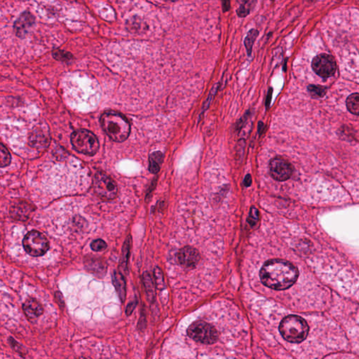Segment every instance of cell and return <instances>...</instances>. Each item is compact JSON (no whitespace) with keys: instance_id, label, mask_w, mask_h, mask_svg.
Returning a JSON list of instances; mask_svg holds the SVG:
<instances>
[{"instance_id":"6da1fadb","label":"cell","mask_w":359,"mask_h":359,"mask_svg":"<svg viewBox=\"0 0 359 359\" xmlns=\"http://www.w3.org/2000/svg\"><path fill=\"white\" fill-rule=\"evenodd\" d=\"M260 276L263 284L268 288L284 291L296 282L298 271L294 265L286 260L273 259L263 265Z\"/></svg>"},{"instance_id":"7a4b0ae2","label":"cell","mask_w":359,"mask_h":359,"mask_svg":"<svg viewBox=\"0 0 359 359\" xmlns=\"http://www.w3.org/2000/svg\"><path fill=\"white\" fill-rule=\"evenodd\" d=\"M100 123L106 134L115 142H123L129 136L130 123L121 114L105 112L102 115Z\"/></svg>"},{"instance_id":"3957f363","label":"cell","mask_w":359,"mask_h":359,"mask_svg":"<svg viewBox=\"0 0 359 359\" xmlns=\"http://www.w3.org/2000/svg\"><path fill=\"white\" fill-rule=\"evenodd\" d=\"M309 328L302 317L289 315L285 317L279 326L281 335L285 340L292 343H299L307 338Z\"/></svg>"},{"instance_id":"277c9868","label":"cell","mask_w":359,"mask_h":359,"mask_svg":"<svg viewBox=\"0 0 359 359\" xmlns=\"http://www.w3.org/2000/svg\"><path fill=\"white\" fill-rule=\"evenodd\" d=\"M71 143L76 150L87 155H94L99 149L96 136L88 130L75 131L71 136Z\"/></svg>"},{"instance_id":"5b68a950","label":"cell","mask_w":359,"mask_h":359,"mask_svg":"<svg viewBox=\"0 0 359 359\" xmlns=\"http://www.w3.org/2000/svg\"><path fill=\"white\" fill-rule=\"evenodd\" d=\"M187 335L196 342L206 345L215 343L219 337L216 329L203 321H197L189 326Z\"/></svg>"},{"instance_id":"8992f818","label":"cell","mask_w":359,"mask_h":359,"mask_svg":"<svg viewBox=\"0 0 359 359\" xmlns=\"http://www.w3.org/2000/svg\"><path fill=\"white\" fill-rule=\"evenodd\" d=\"M93 189L95 194L100 199L105 201L113 200L118 193L116 182L103 171H99L95 174Z\"/></svg>"},{"instance_id":"52a82bcc","label":"cell","mask_w":359,"mask_h":359,"mask_svg":"<svg viewBox=\"0 0 359 359\" xmlns=\"http://www.w3.org/2000/svg\"><path fill=\"white\" fill-rule=\"evenodd\" d=\"M24 249L31 256L39 257L49 249V242L41 232L32 230L25 236L23 241Z\"/></svg>"},{"instance_id":"ba28073f","label":"cell","mask_w":359,"mask_h":359,"mask_svg":"<svg viewBox=\"0 0 359 359\" xmlns=\"http://www.w3.org/2000/svg\"><path fill=\"white\" fill-rule=\"evenodd\" d=\"M269 174L275 180L286 181L293 174L291 164L284 158L275 157L269 162Z\"/></svg>"},{"instance_id":"9c48e42d","label":"cell","mask_w":359,"mask_h":359,"mask_svg":"<svg viewBox=\"0 0 359 359\" xmlns=\"http://www.w3.org/2000/svg\"><path fill=\"white\" fill-rule=\"evenodd\" d=\"M312 68L318 75L328 78L333 75L336 71V63L333 58L328 54H323L314 58Z\"/></svg>"},{"instance_id":"30bf717a","label":"cell","mask_w":359,"mask_h":359,"mask_svg":"<svg viewBox=\"0 0 359 359\" xmlns=\"http://www.w3.org/2000/svg\"><path fill=\"white\" fill-rule=\"evenodd\" d=\"M179 263L184 268L192 269L199 263L200 255L198 251L190 246H186L179 251L178 255Z\"/></svg>"},{"instance_id":"8fae6325","label":"cell","mask_w":359,"mask_h":359,"mask_svg":"<svg viewBox=\"0 0 359 359\" xmlns=\"http://www.w3.org/2000/svg\"><path fill=\"white\" fill-rule=\"evenodd\" d=\"M34 211V207L26 201H17L10 207V215L15 220L25 221Z\"/></svg>"},{"instance_id":"7c38bea8","label":"cell","mask_w":359,"mask_h":359,"mask_svg":"<svg viewBox=\"0 0 359 359\" xmlns=\"http://www.w3.org/2000/svg\"><path fill=\"white\" fill-rule=\"evenodd\" d=\"M29 142L30 146L35 149H44L49 146L50 138L42 130L37 129L30 135Z\"/></svg>"},{"instance_id":"4fadbf2b","label":"cell","mask_w":359,"mask_h":359,"mask_svg":"<svg viewBox=\"0 0 359 359\" xmlns=\"http://www.w3.org/2000/svg\"><path fill=\"white\" fill-rule=\"evenodd\" d=\"M33 24V16L29 12L24 13L15 23L14 29L16 34L19 37H24L27 32L28 29L31 27Z\"/></svg>"},{"instance_id":"5bb4252c","label":"cell","mask_w":359,"mask_h":359,"mask_svg":"<svg viewBox=\"0 0 359 359\" xmlns=\"http://www.w3.org/2000/svg\"><path fill=\"white\" fill-rule=\"evenodd\" d=\"M23 309L26 316L31 319L39 317L44 312L42 305L33 298L28 299L23 305Z\"/></svg>"},{"instance_id":"9a60e30c","label":"cell","mask_w":359,"mask_h":359,"mask_svg":"<svg viewBox=\"0 0 359 359\" xmlns=\"http://www.w3.org/2000/svg\"><path fill=\"white\" fill-rule=\"evenodd\" d=\"M113 282L116 288L121 302H123L126 299V281L121 273L115 271L113 275Z\"/></svg>"},{"instance_id":"2e32d148","label":"cell","mask_w":359,"mask_h":359,"mask_svg":"<svg viewBox=\"0 0 359 359\" xmlns=\"http://www.w3.org/2000/svg\"><path fill=\"white\" fill-rule=\"evenodd\" d=\"M163 159H164V156L161 151H156L151 153L149 159V170L151 174H156L159 172L161 164H162Z\"/></svg>"},{"instance_id":"e0dca14e","label":"cell","mask_w":359,"mask_h":359,"mask_svg":"<svg viewBox=\"0 0 359 359\" xmlns=\"http://www.w3.org/2000/svg\"><path fill=\"white\" fill-rule=\"evenodd\" d=\"M240 5L237 9V14L239 17H246L251 12V10L256 5L257 0H237Z\"/></svg>"},{"instance_id":"ac0fdd59","label":"cell","mask_w":359,"mask_h":359,"mask_svg":"<svg viewBox=\"0 0 359 359\" xmlns=\"http://www.w3.org/2000/svg\"><path fill=\"white\" fill-rule=\"evenodd\" d=\"M349 111L354 115H359V93H353L347 100Z\"/></svg>"},{"instance_id":"d6986e66","label":"cell","mask_w":359,"mask_h":359,"mask_svg":"<svg viewBox=\"0 0 359 359\" xmlns=\"http://www.w3.org/2000/svg\"><path fill=\"white\" fill-rule=\"evenodd\" d=\"M130 244H131V238L128 237L123 246L122 255H121V263H120V266H121L122 270H127L128 258H129Z\"/></svg>"},{"instance_id":"ffe728a7","label":"cell","mask_w":359,"mask_h":359,"mask_svg":"<svg viewBox=\"0 0 359 359\" xmlns=\"http://www.w3.org/2000/svg\"><path fill=\"white\" fill-rule=\"evenodd\" d=\"M258 31L255 29L251 30L247 34L246 39L244 40V45L248 56H251L253 44H254L255 39L258 37Z\"/></svg>"},{"instance_id":"44dd1931","label":"cell","mask_w":359,"mask_h":359,"mask_svg":"<svg viewBox=\"0 0 359 359\" xmlns=\"http://www.w3.org/2000/svg\"><path fill=\"white\" fill-rule=\"evenodd\" d=\"M11 159L9 151L1 143L0 146V165L1 167L9 166L11 163Z\"/></svg>"},{"instance_id":"7402d4cb","label":"cell","mask_w":359,"mask_h":359,"mask_svg":"<svg viewBox=\"0 0 359 359\" xmlns=\"http://www.w3.org/2000/svg\"><path fill=\"white\" fill-rule=\"evenodd\" d=\"M308 90L310 92L313 97L315 98H321L324 96L326 93V89L320 86H309Z\"/></svg>"},{"instance_id":"603a6c76","label":"cell","mask_w":359,"mask_h":359,"mask_svg":"<svg viewBox=\"0 0 359 359\" xmlns=\"http://www.w3.org/2000/svg\"><path fill=\"white\" fill-rule=\"evenodd\" d=\"M143 282L146 286V291L150 298H152L154 296V286L150 275L146 273L143 275Z\"/></svg>"},{"instance_id":"cb8c5ba5","label":"cell","mask_w":359,"mask_h":359,"mask_svg":"<svg viewBox=\"0 0 359 359\" xmlns=\"http://www.w3.org/2000/svg\"><path fill=\"white\" fill-rule=\"evenodd\" d=\"M107 243L102 239L95 240L90 243V248L93 251L101 252L107 248Z\"/></svg>"},{"instance_id":"d4e9b609","label":"cell","mask_w":359,"mask_h":359,"mask_svg":"<svg viewBox=\"0 0 359 359\" xmlns=\"http://www.w3.org/2000/svg\"><path fill=\"white\" fill-rule=\"evenodd\" d=\"M246 142L244 140L241 139L237 143L236 147V159L237 161L241 160L243 158V154H244V148Z\"/></svg>"},{"instance_id":"484cf974","label":"cell","mask_w":359,"mask_h":359,"mask_svg":"<svg viewBox=\"0 0 359 359\" xmlns=\"http://www.w3.org/2000/svg\"><path fill=\"white\" fill-rule=\"evenodd\" d=\"M218 88L219 84H217V85L214 86L213 88H212L211 90H210V93H209L208 98H207V100H206L205 103H204L203 112L206 111V110H207V109L209 108V107L210 106L212 100H213L214 97H215V94H216Z\"/></svg>"},{"instance_id":"4316f807","label":"cell","mask_w":359,"mask_h":359,"mask_svg":"<svg viewBox=\"0 0 359 359\" xmlns=\"http://www.w3.org/2000/svg\"><path fill=\"white\" fill-rule=\"evenodd\" d=\"M54 57L59 60L61 61H68L72 59V56L70 53L64 52V51H57L54 53Z\"/></svg>"},{"instance_id":"83f0119b","label":"cell","mask_w":359,"mask_h":359,"mask_svg":"<svg viewBox=\"0 0 359 359\" xmlns=\"http://www.w3.org/2000/svg\"><path fill=\"white\" fill-rule=\"evenodd\" d=\"M259 214H258V209H255V207H252L251 210H250L249 217L248 218V222L251 225H254L258 220V217Z\"/></svg>"},{"instance_id":"f1b7e54d","label":"cell","mask_w":359,"mask_h":359,"mask_svg":"<svg viewBox=\"0 0 359 359\" xmlns=\"http://www.w3.org/2000/svg\"><path fill=\"white\" fill-rule=\"evenodd\" d=\"M248 117H249V113H247L246 115H244V116L241 119V120H239V121H238V123H237V129L239 130V131L240 129L242 127H243V123H244L245 121H246L247 119H248Z\"/></svg>"},{"instance_id":"f546056e","label":"cell","mask_w":359,"mask_h":359,"mask_svg":"<svg viewBox=\"0 0 359 359\" xmlns=\"http://www.w3.org/2000/svg\"><path fill=\"white\" fill-rule=\"evenodd\" d=\"M136 304H137V303L136 302H133L130 303L127 306V308H126V313L127 315H131V314H132V312H133V310H134L135 307H136Z\"/></svg>"},{"instance_id":"4dcf8cb0","label":"cell","mask_w":359,"mask_h":359,"mask_svg":"<svg viewBox=\"0 0 359 359\" xmlns=\"http://www.w3.org/2000/svg\"><path fill=\"white\" fill-rule=\"evenodd\" d=\"M222 9L224 12L228 11L230 9V0H222Z\"/></svg>"},{"instance_id":"1f68e13d","label":"cell","mask_w":359,"mask_h":359,"mask_svg":"<svg viewBox=\"0 0 359 359\" xmlns=\"http://www.w3.org/2000/svg\"><path fill=\"white\" fill-rule=\"evenodd\" d=\"M271 95H272V90L269 89V90H268V95H267L266 102H265V105H266L267 108H269L270 103H271Z\"/></svg>"},{"instance_id":"d6a6232c","label":"cell","mask_w":359,"mask_h":359,"mask_svg":"<svg viewBox=\"0 0 359 359\" xmlns=\"http://www.w3.org/2000/svg\"><path fill=\"white\" fill-rule=\"evenodd\" d=\"M243 184L246 187H250L252 184V177L250 174L246 175L245 177L244 180H243Z\"/></svg>"},{"instance_id":"836d02e7","label":"cell","mask_w":359,"mask_h":359,"mask_svg":"<svg viewBox=\"0 0 359 359\" xmlns=\"http://www.w3.org/2000/svg\"><path fill=\"white\" fill-rule=\"evenodd\" d=\"M265 126L264 123L262 122V121H260L259 123H258V133H262L263 132V130H264Z\"/></svg>"},{"instance_id":"e575fe53","label":"cell","mask_w":359,"mask_h":359,"mask_svg":"<svg viewBox=\"0 0 359 359\" xmlns=\"http://www.w3.org/2000/svg\"><path fill=\"white\" fill-rule=\"evenodd\" d=\"M165 1H178V0H165Z\"/></svg>"}]
</instances>
